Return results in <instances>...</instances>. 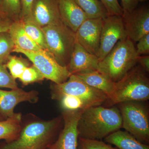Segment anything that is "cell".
I'll return each instance as SVG.
<instances>
[{
	"instance_id": "cell-16",
	"label": "cell",
	"mask_w": 149,
	"mask_h": 149,
	"mask_svg": "<svg viewBox=\"0 0 149 149\" xmlns=\"http://www.w3.org/2000/svg\"><path fill=\"white\" fill-rule=\"evenodd\" d=\"M58 2L61 21L75 33L88 17L74 0H58Z\"/></svg>"
},
{
	"instance_id": "cell-27",
	"label": "cell",
	"mask_w": 149,
	"mask_h": 149,
	"mask_svg": "<svg viewBox=\"0 0 149 149\" xmlns=\"http://www.w3.org/2000/svg\"><path fill=\"white\" fill-rule=\"evenodd\" d=\"M45 77L35 65H30L24 70L19 80L24 86L42 81Z\"/></svg>"
},
{
	"instance_id": "cell-36",
	"label": "cell",
	"mask_w": 149,
	"mask_h": 149,
	"mask_svg": "<svg viewBox=\"0 0 149 149\" xmlns=\"http://www.w3.org/2000/svg\"><path fill=\"white\" fill-rule=\"evenodd\" d=\"M4 118H3V116L0 114V120H4Z\"/></svg>"
},
{
	"instance_id": "cell-10",
	"label": "cell",
	"mask_w": 149,
	"mask_h": 149,
	"mask_svg": "<svg viewBox=\"0 0 149 149\" xmlns=\"http://www.w3.org/2000/svg\"><path fill=\"white\" fill-rule=\"evenodd\" d=\"M84 110H63V126L56 141L46 149H77L79 138L77 124Z\"/></svg>"
},
{
	"instance_id": "cell-34",
	"label": "cell",
	"mask_w": 149,
	"mask_h": 149,
	"mask_svg": "<svg viewBox=\"0 0 149 149\" xmlns=\"http://www.w3.org/2000/svg\"><path fill=\"white\" fill-rule=\"evenodd\" d=\"M123 13L130 12L138 7L139 0H120Z\"/></svg>"
},
{
	"instance_id": "cell-8",
	"label": "cell",
	"mask_w": 149,
	"mask_h": 149,
	"mask_svg": "<svg viewBox=\"0 0 149 149\" xmlns=\"http://www.w3.org/2000/svg\"><path fill=\"white\" fill-rule=\"evenodd\" d=\"M13 52L21 53L26 56L39 70L45 78L51 80L53 83H64L71 75L67 67L60 65L47 51L25 50L15 47Z\"/></svg>"
},
{
	"instance_id": "cell-18",
	"label": "cell",
	"mask_w": 149,
	"mask_h": 149,
	"mask_svg": "<svg viewBox=\"0 0 149 149\" xmlns=\"http://www.w3.org/2000/svg\"><path fill=\"white\" fill-rule=\"evenodd\" d=\"M107 143L118 149H149V145L141 143L126 131L118 130L104 139Z\"/></svg>"
},
{
	"instance_id": "cell-17",
	"label": "cell",
	"mask_w": 149,
	"mask_h": 149,
	"mask_svg": "<svg viewBox=\"0 0 149 149\" xmlns=\"http://www.w3.org/2000/svg\"><path fill=\"white\" fill-rule=\"evenodd\" d=\"M74 74L89 86L103 92L107 97L114 90L115 83L97 70L85 71Z\"/></svg>"
},
{
	"instance_id": "cell-31",
	"label": "cell",
	"mask_w": 149,
	"mask_h": 149,
	"mask_svg": "<svg viewBox=\"0 0 149 149\" xmlns=\"http://www.w3.org/2000/svg\"><path fill=\"white\" fill-rule=\"evenodd\" d=\"M136 51L138 55L148 54L149 53V33L138 41Z\"/></svg>"
},
{
	"instance_id": "cell-12",
	"label": "cell",
	"mask_w": 149,
	"mask_h": 149,
	"mask_svg": "<svg viewBox=\"0 0 149 149\" xmlns=\"http://www.w3.org/2000/svg\"><path fill=\"white\" fill-rule=\"evenodd\" d=\"M38 95L37 91L26 92L18 88L10 91L0 89V114L5 119L16 117L20 113L14 112L15 107L22 102H37Z\"/></svg>"
},
{
	"instance_id": "cell-19",
	"label": "cell",
	"mask_w": 149,
	"mask_h": 149,
	"mask_svg": "<svg viewBox=\"0 0 149 149\" xmlns=\"http://www.w3.org/2000/svg\"><path fill=\"white\" fill-rule=\"evenodd\" d=\"M15 47L25 50L40 51L44 50L32 40L24 31L21 20L14 21L8 30Z\"/></svg>"
},
{
	"instance_id": "cell-2",
	"label": "cell",
	"mask_w": 149,
	"mask_h": 149,
	"mask_svg": "<svg viewBox=\"0 0 149 149\" xmlns=\"http://www.w3.org/2000/svg\"><path fill=\"white\" fill-rule=\"evenodd\" d=\"M122 127V119L117 107H90L82 113L77 124L79 137L102 140Z\"/></svg>"
},
{
	"instance_id": "cell-23",
	"label": "cell",
	"mask_w": 149,
	"mask_h": 149,
	"mask_svg": "<svg viewBox=\"0 0 149 149\" xmlns=\"http://www.w3.org/2000/svg\"><path fill=\"white\" fill-rule=\"evenodd\" d=\"M6 65L11 75L15 80L19 79L25 69L30 66L27 60L16 56L10 55L9 56Z\"/></svg>"
},
{
	"instance_id": "cell-32",
	"label": "cell",
	"mask_w": 149,
	"mask_h": 149,
	"mask_svg": "<svg viewBox=\"0 0 149 149\" xmlns=\"http://www.w3.org/2000/svg\"><path fill=\"white\" fill-rule=\"evenodd\" d=\"M34 0H21V12L19 19H23L31 17L32 5Z\"/></svg>"
},
{
	"instance_id": "cell-20",
	"label": "cell",
	"mask_w": 149,
	"mask_h": 149,
	"mask_svg": "<svg viewBox=\"0 0 149 149\" xmlns=\"http://www.w3.org/2000/svg\"><path fill=\"white\" fill-rule=\"evenodd\" d=\"M22 118L20 113L16 117L0 120V140L8 143L17 138L21 129Z\"/></svg>"
},
{
	"instance_id": "cell-4",
	"label": "cell",
	"mask_w": 149,
	"mask_h": 149,
	"mask_svg": "<svg viewBox=\"0 0 149 149\" xmlns=\"http://www.w3.org/2000/svg\"><path fill=\"white\" fill-rule=\"evenodd\" d=\"M133 41L128 37L118 41L109 53L100 61L97 70L115 83L136 66L139 55Z\"/></svg>"
},
{
	"instance_id": "cell-38",
	"label": "cell",
	"mask_w": 149,
	"mask_h": 149,
	"mask_svg": "<svg viewBox=\"0 0 149 149\" xmlns=\"http://www.w3.org/2000/svg\"><path fill=\"white\" fill-rule=\"evenodd\" d=\"M2 4V0H0V8H1V6Z\"/></svg>"
},
{
	"instance_id": "cell-7",
	"label": "cell",
	"mask_w": 149,
	"mask_h": 149,
	"mask_svg": "<svg viewBox=\"0 0 149 149\" xmlns=\"http://www.w3.org/2000/svg\"><path fill=\"white\" fill-rule=\"evenodd\" d=\"M50 89L52 100L58 101L63 96L70 95L82 99L91 107L102 105L108 98L106 94L89 86L74 74H71L64 83H53Z\"/></svg>"
},
{
	"instance_id": "cell-25",
	"label": "cell",
	"mask_w": 149,
	"mask_h": 149,
	"mask_svg": "<svg viewBox=\"0 0 149 149\" xmlns=\"http://www.w3.org/2000/svg\"><path fill=\"white\" fill-rule=\"evenodd\" d=\"M0 10L14 21L19 20L21 12V0H2Z\"/></svg>"
},
{
	"instance_id": "cell-13",
	"label": "cell",
	"mask_w": 149,
	"mask_h": 149,
	"mask_svg": "<svg viewBox=\"0 0 149 149\" xmlns=\"http://www.w3.org/2000/svg\"><path fill=\"white\" fill-rule=\"evenodd\" d=\"M102 24L103 19L88 18L75 33L77 42L88 52L96 56L100 47Z\"/></svg>"
},
{
	"instance_id": "cell-1",
	"label": "cell",
	"mask_w": 149,
	"mask_h": 149,
	"mask_svg": "<svg viewBox=\"0 0 149 149\" xmlns=\"http://www.w3.org/2000/svg\"><path fill=\"white\" fill-rule=\"evenodd\" d=\"M27 117L22 118L17 138L1 145L0 149H46L56 141L63 126L62 115L47 120L32 114Z\"/></svg>"
},
{
	"instance_id": "cell-35",
	"label": "cell",
	"mask_w": 149,
	"mask_h": 149,
	"mask_svg": "<svg viewBox=\"0 0 149 149\" xmlns=\"http://www.w3.org/2000/svg\"><path fill=\"white\" fill-rule=\"evenodd\" d=\"M137 63H139V65L143 69L147 72H149V56H139L138 58Z\"/></svg>"
},
{
	"instance_id": "cell-6",
	"label": "cell",
	"mask_w": 149,
	"mask_h": 149,
	"mask_svg": "<svg viewBox=\"0 0 149 149\" xmlns=\"http://www.w3.org/2000/svg\"><path fill=\"white\" fill-rule=\"evenodd\" d=\"M145 102L129 101L118 104L122 128L143 143L149 144V111Z\"/></svg>"
},
{
	"instance_id": "cell-21",
	"label": "cell",
	"mask_w": 149,
	"mask_h": 149,
	"mask_svg": "<svg viewBox=\"0 0 149 149\" xmlns=\"http://www.w3.org/2000/svg\"><path fill=\"white\" fill-rule=\"evenodd\" d=\"M86 14L88 18L104 19L109 16L104 6L100 0H74Z\"/></svg>"
},
{
	"instance_id": "cell-9",
	"label": "cell",
	"mask_w": 149,
	"mask_h": 149,
	"mask_svg": "<svg viewBox=\"0 0 149 149\" xmlns=\"http://www.w3.org/2000/svg\"><path fill=\"white\" fill-rule=\"evenodd\" d=\"M122 16L109 15L103 19L100 47L97 56L101 61L118 41L127 38Z\"/></svg>"
},
{
	"instance_id": "cell-37",
	"label": "cell",
	"mask_w": 149,
	"mask_h": 149,
	"mask_svg": "<svg viewBox=\"0 0 149 149\" xmlns=\"http://www.w3.org/2000/svg\"><path fill=\"white\" fill-rule=\"evenodd\" d=\"M148 1V0H139V1L143 2L146 1Z\"/></svg>"
},
{
	"instance_id": "cell-3",
	"label": "cell",
	"mask_w": 149,
	"mask_h": 149,
	"mask_svg": "<svg viewBox=\"0 0 149 149\" xmlns=\"http://www.w3.org/2000/svg\"><path fill=\"white\" fill-rule=\"evenodd\" d=\"M149 99L148 73L136 65L115 83L114 90L105 102L109 106L129 101L146 102Z\"/></svg>"
},
{
	"instance_id": "cell-5",
	"label": "cell",
	"mask_w": 149,
	"mask_h": 149,
	"mask_svg": "<svg viewBox=\"0 0 149 149\" xmlns=\"http://www.w3.org/2000/svg\"><path fill=\"white\" fill-rule=\"evenodd\" d=\"M42 29L48 52L61 66H67L76 42L75 33L63 23L48 25Z\"/></svg>"
},
{
	"instance_id": "cell-24",
	"label": "cell",
	"mask_w": 149,
	"mask_h": 149,
	"mask_svg": "<svg viewBox=\"0 0 149 149\" xmlns=\"http://www.w3.org/2000/svg\"><path fill=\"white\" fill-rule=\"evenodd\" d=\"M63 110L75 111L85 110L91 107L85 101L77 97L65 95L59 100Z\"/></svg>"
},
{
	"instance_id": "cell-26",
	"label": "cell",
	"mask_w": 149,
	"mask_h": 149,
	"mask_svg": "<svg viewBox=\"0 0 149 149\" xmlns=\"http://www.w3.org/2000/svg\"><path fill=\"white\" fill-rule=\"evenodd\" d=\"M15 47L8 32L0 33V63L6 62Z\"/></svg>"
},
{
	"instance_id": "cell-33",
	"label": "cell",
	"mask_w": 149,
	"mask_h": 149,
	"mask_svg": "<svg viewBox=\"0 0 149 149\" xmlns=\"http://www.w3.org/2000/svg\"><path fill=\"white\" fill-rule=\"evenodd\" d=\"M13 22L10 17L0 10V33L8 32L10 27Z\"/></svg>"
},
{
	"instance_id": "cell-30",
	"label": "cell",
	"mask_w": 149,
	"mask_h": 149,
	"mask_svg": "<svg viewBox=\"0 0 149 149\" xmlns=\"http://www.w3.org/2000/svg\"><path fill=\"white\" fill-rule=\"evenodd\" d=\"M106 8L109 15L122 16L123 11L118 0H100Z\"/></svg>"
},
{
	"instance_id": "cell-11",
	"label": "cell",
	"mask_w": 149,
	"mask_h": 149,
	"mask_svg": "<svg viewBox=\"0 0 149 149\" xmlns=\"http://www.w3.org/2000/svg\"><path fill=\"white\" fill-rule=\"evenodd\" d=\"M127 37L133 42H137L149 33V9L142 6L130 12L123 13L122 16Z\"/></svg>"
},
{
	"instance_id": "cell-15",
	"label": "cell",
	"mask_w": 149,
	"mask_h": 149,
	"mask_svg": "<svg viewBox=\"0 0 149 149\" xmlns=\"http://www.w3.org/2000/svg\"><path fill=\"white\" fill-rule=\"evenodd\" d=\"M100 62L95 55L88 52L76 41L69 63L67 66L71 74L97 70Z\"/></svg>"
},
{
	"instance_id": "cell-28",
	"label": "cell",
	"mask_w": 149,
	"mask_h": 149,
	"mask_svg": "<svg viewBox=\"0 0 149 149\" xmlns=\"http://www.w3.org/2000/svg\"><path fill=\"white\" fill-rule=\"evenodd\" d=\"M77 149H118L102 140L78 138Z\"/></svg>"
},
{
	"instance_id": "cell-14",
	"label": "cell",
	"mask_w": 149,
	"mask_h": 149,
	"mask_svg": "<svg viewBox=\"0 0 149 149\" xmlns=\"http://www.w3.org/2000/svg\"><path fill=\"white\" fill-rule=\"evenodd\" d=\"M31 17L41 27L63 23L59 13L58 0H34Z\"/></svg>"
},
{
	"instance_id": "cell-29",
	"label": "cell",
	"mask_w": 149,
	"mask_h": 149,
	"mask_svg": "<svg viewBox=\"0 0 149 149\" xmlns=\"http://www.w3.org/2000/svg\"><path fill=\"white\" fill-rule=\"evenodd\" d=\"M17 88L15 79L8 71L6 64L0 63V88H9L12 90Z\"/></svg>"
},
{
	"instance_id": "cell-22",
	"label": "cell",
	"mask_w": 149,
	"mask_h": 149,
	"mask_svg": "<svg viewBox=\"0 0 149 149\" xmlns=\"http://www.w3.org/2000/svg\"><path fill=\"white\" fill-rule=\"evenodd\" d=\"M19 20L22 22L24 31L29 37L41 49L47 52L45 34L42 27L36 24L32 17Z\"/></svg>"
}]
</instances>
